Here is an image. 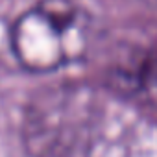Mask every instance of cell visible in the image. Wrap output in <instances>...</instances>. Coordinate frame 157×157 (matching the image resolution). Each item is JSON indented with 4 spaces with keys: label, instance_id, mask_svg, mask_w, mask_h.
Returning a JSON list of instances; mask_svg holds the SVG:
<instances>
[{
    "label": "cell",
    "instance_id": "1",
    "mask_svg": "<svg viewBox=\"0 0 157 157\" xmlns=\"http://www.w3.org/2000/svg\"><path fill=\"white\" fill-rule=\"evenodd\" d=\"M93 15L80 0H37L10 26V50L32 74H54L89 50Z\"/></svg>",
    "mask_w": 157,
    "mask_h": 157
},
{
    "label": "cell",
    "instance_id": "2",
    "mask_svg": "<svg viewBox=\"0 0 157 157\" xmlns=\"http://www.w3.org/2000/svg\"><path fill=\"white\" fill-rule=\"evenodd\" d=\"M133 85L140 98L157 111V50L140 57L133 72Z\"/></svg>",
    "mask_w": 157,
    "mask_h": 157
}]
</instances>
